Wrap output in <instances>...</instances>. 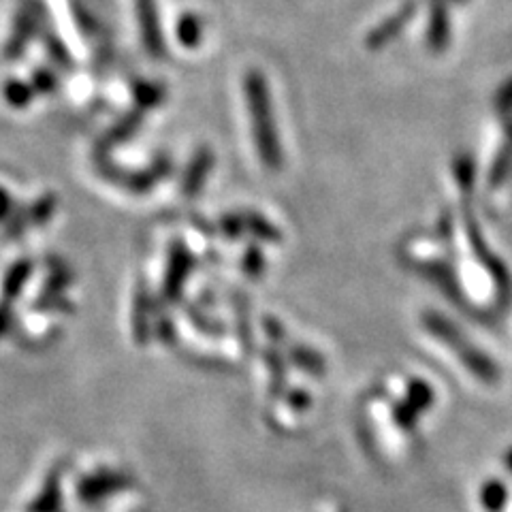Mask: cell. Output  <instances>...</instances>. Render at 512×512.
Returning a JSON list of instances; mask_svg holds the SVG:
<instances>
[{
	"mask_svg": "<svg viewBox=\"0 0 512 512\" xmlns=\"http://www.w3.org/2000/svg\"><path fill=\"white\" fill-rule=\"evenodd\" d=\"M137 13H139V26H141V37L146 43V50L160 58L165 52L163 35H160V24H158V9L156 0H135Z\"/></svg>",
	"mask_w": 512,
	"mask_h": 512,
	"instance_id": "obj_1",
	"label": "cell"
},
{
	"mask_svg": "<svg viewBox=\"0 0 512 512\" xmlns=\"http://www.w3.org/2000/svg\"><path fill=\"white\" fill-rule=\"evenodd\" d=\"M448 39V18L444 0H431V24H429V43L434 50H440Z\"/></svg>",
	"mask_w": 512,
	"mask_h": 512,
	"instance_id": "obj_2",
	"label": "cell"
},
{
	"mask_svg": "<svg viewBox=\"0 0 512 512\" xmlns=\"http://www.w3.org/2000/svg\"><path fill=\"white\" fill-rule=\"evenodd\" d=\"M414 11H416V5H406L402 11L395 15V18L387 20L374 32L372 39H370V45H382V43H387L391 37H395L397 32L406 26V22L412 20Z\"/></svg>",
	"mask_w": 512,
	"mask_h": 512,
	"instance_id": "obj_3",
	"label": "cell"
},
{
	"mask_svg": "<svg viewBox=\"0 0 512 512\" xmlns=\"http://www.w3.org/2000/svg\"><path fill=\"white\" fill-rule=\"evenodd\" d=\"M178 37L184 45H197L201 37V24L195 15H184L182 22L178 24Z\"/></svg>",
	"mask_w": 512,
	"mask_h": 512,
	"instance_id": "obj_4",
	"label": "cell"
},
{
	"mask_svg": "<svg viewBox=\"0 0 512 512\" xmlns=\"http://www.w3.org/2000/svg\"><path fill=\"white\" fill-rule=\"evenodd\" d=\"M508 468H510V470H512V453H510V455H508Z\"/></svg>",
	"mask_w": 512,
	"mask_h": 512,
	"instance_id": "obj_5",
	"label": "cell"
},
{
	"mask_svg": "<svg viewBox=\"0 0 512 512\" xmlns=\"http://www.w3.org/2000/svg\"><path fill=\"white\" fill-rule=\"evenodd\" d=\"M461 3H463V0H461Z\"/></svg>",
	"mask_w": 512,
	"mask_h": 512,
	"instance_id": "obj_6",
	"label": "cell"
}]
</instances>
